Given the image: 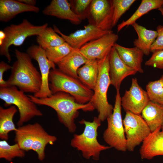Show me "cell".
<instances>
[{
	"mask_svg": "<svg viewBox=\"0 0 163 163\" xmlns=\"http://www.w3.org/2000/svg\"><path fill=\"white\" fill-rule=\"evenodd\" d=\"M36 104L46 106L56 112L60 122L71 133L76 130L75 120L79 115L78 110L92 111L95 109L90 102L86 104L78 103L73 97L63 92H59L43 98H38L34 95H28Z\"/></svg>",
	"mask_w": 163,
	"mask_h": 163,
	"instance_id": "6da1fadb",
	"label": "cell"
},
{
	"mask_svg": "<svg viewBox=\"0 0 163 163\" xmlns=\"http://www.w3.org/2000/svg\"><path fill=\"white\" fill-rule=\"evenodd\" d=\"M14 53L17 60L13 63L11 74L6 81L7 87L15 86L24 92L37 93L42 84L40 73L27 53L15 49Z\"/></svg>",
	"mask_w": 163,
	"mask_h": 163,
	"instance_id": "7a4b0ae2",
	"label": "cell"
},
{
	"mask_svg": "<svg viewBox=\"0 0 163 163\" xmlns=\"http://www.w3.org/2000/svg\"><path fill=\"white\" fill-rule=\"evenodd\" d=\"M15 132L14 141L21 149L25 151L33 150L41 161L45 158L46 145L53 144L57 139L55 136L49 134L38 123L19 126Z\"/></svg>",
	"mask_w": 163,
	"mask_h": 163,
	"instance_id": "3957f363",
	"label": "cell"
},
{
	"mask_svg": "<svg viewBox=\"0 0 163 163\" xmlns=\"http://www.w3.org/2000/svg\"><path fill=\"white\" fill-rule=\"evenodd\" d=\"M101 122L97 117H94L91 122L84 119L81 120L79 123L85 125L84 130L80 134H74L71 140V145L81 151L86 159L92 158L94 160H98L101 151L111 148L100 144L97 141V131Z\"/></svg>",
	"mask_w": 163,
	"mask_h": 163,
	"instance_id": "277c9868",
	"label": "cell"
},
{
	"mask_svg": "<svg viewBox=\"0 0 163 163\" xmlns=\"http://www.w3.org/2000/svg\"><path fill=\"white\" fill-rule=\"evenodd\" d=\"M49 88L52 94L59 92L68 93L81 104L91 101L94 92L78 79L69 75L56 68L50 70L49 76Z\"/></svg>",
	"mask_w": 163,
	"mask_h": 163,
	"instance_id": "5b68a950",
	"label": "cell"
},
{
	"mask_svg": "<svg viewBox=\"0 0 163 163\" xmlns=\"http://www.w3.org/2000/svg\"><path fill=\"white\" fill-rule=\"evenodd\" d=\"M110 53L99 61V73L90 101L98 113V118L102 122L112 113L114 107L108 102L107 93L110 81L109 75Z\"/></svg>",
	"mask_w": 163,
	"mask_h": 163,
	"instance_id": "8992f818",
	"label": "cell"
},
{
	"mask_svg": "<svg viewBox=\"0 0 163 163\" xmlns=\"http://www.w3.org/2000/svg\"><path fill=\"white\" fill-rule=\"evenodd\" d=\"M24 93L14 86L0 87V98L5 102L4 106L13 105L18 109L20 117L17 125L19 127L34 117L43 115L36 104Z\"/></svg>",
	"mask_w": 163,
	"mask_h": 163,
	"instance_id": "52a82bcc",
	"label": "cell"
},
{
	"mask_svg": "<svg viewBox=\"0 0 163 163\" xmlns=\"http://www.w3.org/2000/svg\"><path fill=\"white\" fill-rule=\"evenodd\" d=\"M48 25L47 23L41 25H34L24 19L18 24H11L7 26L3 30L6 36L0 46V55L5 56L10 62L11 61L9 51L10 46H21L28 37L40 35Z\"/></svg>",
	"mask_w": 163,
	"mask_h": 163,
	"instance_id": "ba28073f",
	"label": "cell"
},
{
	"mask_svg": "<svg viewBox=\"0 0 163 163\" xmlns=\"http://www.w3.org/2000/svg\"><path fill=\"white\" fill-rule=\"evenodd\" d=\"M119 90H117L112 113L106 119L107 127L103 133V138L109 146L118 151L124 152L127 149L122 117L121 97Z\"/></svg>",
	"mask_w": 163,
	"mask_h": 163,
	"instance_id": "9c48e42d",
	"label": "cell"
},
{
	"mask_svg": "<svg viewBox=\"0 0 163 163\" xmlns=\"http://www.w3.org/2000/svg\"><path fill=\"white\" fill-rule=\"evenodd\" d=\"M127 150L133 151L151 133L147 124L141 114L126 111L123 120Z\"/></svg>",
	"mask_w": 163,
	"mask_h": 163,
	"instance_id": "30bf717a",
	"label": "cell"
},
{
	"mask_svg": "<svg viewBox=\"0 0 163 163\" xmlns=\"http://www.w3.org/2000/svg\"><path fill=\"white\" fill-rule=\"evenodd\" d=\"M113 13L112 0H92L86 18L89 24L103 30H112Z\"/></svg>",
	"mask_w": 163,
	"mask_h": 163,
	"instance_id": "8fae6325",
	"label": "cell"
},
{
	"mask_svg": "<svg viewBox=\"0 0 163 163\" xmlns=\"http://www.w3.org/2000/svg\"><path fill=\"white\" fill-rule=\"evenodd\" d=\"M31 59L37 62L41 76L42 84L40 90L34 96L38 98L50 96L52 94L49 85V76L51 69L56 68L55 64L47 58L45 50L39 45H33L29 47L26 52Z\"/></svg>",
	"mask_w": 163,
	"mask_h": 163,
	"instance_id": "7c38bea8",
	"label": "cell"
},
{
	"mask_svg": "<svg viewBox=\"0 0 163 163\" xmlns=\"http://www.w3.org/2000/svg\"><path fill=\"white\" fill-rule=\"evenodd\" d=\"M118 38L117 34L110 32L88 42L78 50L88 60L101 59L110 53Z\"/></svg>",
	"mask_w": 163,
	"mask_h": 163,
	"instance_id": "4fadbf2b",
	"label": "cell"
},
{
	"mask_svg": "<svg viewBox=\"0 0 163 163\" xmlns=\"http://www.w3.org/2000/svg\"><path fill=\"white\" fill-rule=\"evenodd\" d=\"M53 29L59 34L73 49L78 50L88 42L98 39L108 33L113 32L112 30H103L94 25L89 24L84 26V29L78 30L66 35L62 33L55 25Z\"/></svg>",
	"mask_w": 163,
	"mask_h": 163,
	"instance_id": "5bb4252c",
	"label": "cell"
},
{
	"mask_svg": "<svg viewBox=\"0 0 163 163\" xmlns=\"http://www.w3.org/2000/svg\"><path fill=\"white\" fill-rule=\"evenodd\" d=\"M150 101L146 91L139 85L137 79L132 80L131 86L121 97V106L126 111L141 114L142 111Z\"/></svg>",
	"mask_w": 163,
	"mask_h": 163,
	"instance_id": "9a60e30c",
	"label": "cell"
},
{
	"mask_svg": "<svg viewBox=\"0 0 163 163\" xmlns=\"http://www.w3.org/2000/svg\"><path fill=\"white\" fill-rule=\"evenodd\" d=\"M109 63L110 84L115 88L116 90H120L121 83L125 78L135 75L137 72L123 62L114 46L110 53Z\"/></svg>",
	"mask_w": 163,
	"mask_h": 163,
	"instance_id": "2e32d148",
	"label": "cell"
},
{
	"mask_svg": "<svg viewBox=\"0 0 163 163\" xmlns=\"http://www.w3.org/2000/svg\"><path fill=\"white\" fill-rule=\"evenodd\" d=\"M161 126L151 132L144 140L139 149L142 159L150 160L158 155H163V131Z\"/></svg>",
	"mask_w": 163,
	"mask_h": 163,
	"instance_id": "e0dca14e",
	"label": "cell"
},
{
	"mask_svg": "<svg viewBox=\"0 0 163 163\" xmlns=\"http://www.w3.org/2000/svg\"><path fill=\"white\" fill-rule=\"evenodd\" d=\"M44 15L69 21L72 23L78 25L82 21L72 11L70 3L66 0H52L43 10Z\"/></svg>",
	"mask_w": 163,
	"mask_h": 163,
	"instance_id": "ac0fdd59",
	"label": "cell"
},
{
	"mask_svg": "<svg viewBox=\"0 0 163 163\" xmlns=\"http://www.w3.org/2000/svg\"><path fill=\"white\" fill-rule=\"evenodd\" d=\"M39 8L26 5L18 0H0V21L8 22L21 13L31 12L38 13Z\"/></svg>",
	"mask_w": 163,
	"mask_h": 163,
	"instance_id": "d6986e66",
	"label": "cell"
},
{
	"mask_svg": "<svg viewBox=\"0 0 163 163\" xmlns=\"http://www.w3.org/2000/svg\"><path fill=\"white\" fill-rule=\"evenodd\" d=\"M114 46L121 60L126 65L137 72H143L142 63L144 54L142 51L135 46L126 47L117 43L114 44Z\"/></svg>",
	"mask_w": 163,
	"mask_h": 163,
	"instance_id": "ffe728a7",
	"label": "cell"
},
{
	"mask_svg": "<svg viewBox=\"0 0 163 163\" xmlns=\"http://www.w3.org/2000/svg\"><path fill=\"white\" fill-rule=\"evenodd\" d=\"M88 60L78 50L73 49L56 64L59 69L64 73L78 79L77 70L81 66L84 64Z\"/></svg>",
	"mask_w": 163,
	"mask_h": 163,
	"instance_id": "44dd1931",
	"label": "cell"
},
{
	"mask_svg": "<svg viewBox=\"0 0 163 163\" xmlns=\"http://www.w3.org/2000/svg\"><path fill=\"white\" fill-rule=\"evenodd\" d=\"M141 115L152 132L163 124V105L150 101Z\"/></svg>",
	"mask_w": 163,
	"mask_h": 163,
	"instance_id": "7402d4cb",
	"label": "cell"
},
{
	"mask_svg": "<svg viewBox=\"0 0 163 163\" xmlns=\"http://www.w3.org/2000/svg\"><path fill=\"white\" fill-rule=\"evenodd\" d=\"M132 26L138 37L133 42L134 46L142 51L144 55L148 56L150 52L151 47L157 37V31L147 29L136 22Z\"/></svg>",
	"mask_w": 163,
	"mask_h": 163,
	"instance_id": "603a6c76",
	"label": "cell"
},
{
	"mask_svg": "<svg viewBox=\"0 0 163 163\" xmlns=\"http://www.w3.org/2000/svg\"><path fill=\"white\" fill-rule=\"evenodd\" d=\"M99 73L98 59L88 60L77 71L79 79L84 85L93 90Z\"/></svg>",
	"mask_w": 163,
	"mask_h": 163,
	"instance_id": "cb8c5ba5",
	"label": "cell"
},
{
	"mask_svg": "<svg viewBox=\"0 0 163 163\" xmlns=\"http://www.w3.org/2000/svg\"><path fill=\"white\" fill-rule=\"evenodd\" d=\"M17 112V108L14 105L6 108L0 107V138L2 140H8L9 133L16 131L17 128L15 126L13 118Z\"/></svg>",
	"mask_w": 163,
	"mask_h": 163,
	"instance_id": "d4e9b609",
	"label": "cell"
},
{
	"mask_svg": "<svg viewBox=\"0 0 163 163\" xmlns=\"http://www.w3.org/2000/svg\"><path fill=\"white\" fill-rule=\"evenodd\" d=\"M163 5V0H142L134 13L127 20L123 21L117 26L118 32L125 26L132 25L145 14L153 9H158Z\"/></svg>",
	"mask_w": 163,
	"mask_h": 163,
	"instance_id": "484cf974",
	"label": "cell"
},
{
	"mask_svg": "<svg viewBox=\"0 0 163 163\" xmlns=\"http://www.w3.org/2000/svg\"><path fill=\"white\" fill-rule=\"evenodd\" d=\"M37 42L45 50L46 49L60 46L66 42L51 27H46L43 32L37 36Z\"/></svg>",
	"mask_w": 163,
	"mask_h": 163,
	"instance_id": "4316f807",
	"label": "cell"
},
{
	"mask_svg": "<svg viewBox=\"0 0 163 163\" xmlns=\"http://www.w3.org/2000/svg\"><path fill=\"white\" fill-rule=\"evenodd\" d=\"M25 151L17 143L11 145L7 140L0 141V158L9 161L15 157H22L25 155Z\"/></svg>",
	"mask_w": 163,
	"mask_h": 163,
	"instance_id": "83f0119b",
	"label": "cell"
},
{
	"mask_svg": "<svg viewBox=\"0 0 163 163\" xmlns=\"http://www.w3.org/2000/svg\"><path fill=\"white\" fill-rule=\"evenodd\" d=\"M146 89L150 101L163 105V74L159 79L149 82Z\"/></svg>",
	"mask_w": 163,
	"mask_h": 163,
	"instance_id": "f1b7e54d",
	"label": "cell"
},
{
	"mask_svg": "<svg viewBox=\"0 0 163 163\" xmlns=\"http://www.w3.org/2000/svg\"><path fill=\"white\" fill-rule=\"evenodd\" d=\"M73 49L65 42L60 46L50 48L45 50L48 59L56 64L69 54Z\"/></svg>",
	"mask_w": 163,
	"mask_h": 163,
	"instance_id": "f546056e",
	"label": "cell"
},
{
	"mask_svg": "<svg viewBox=\"0 0 163 163\" xmlns=\"http://www.w3.org/2000/svg\"><path fill=\"white\" fill-rule=\"evenodd\" d=\"M113 7L112 26L117 24L122 16L136 1L135 0H112Z\"/></svg>",
	"mask_w": 163,
	"mask_h": 163,
	"instance_id": "4dcf8cb0",
	"label": "cell"
},
{
	"mask_svg": "<svg viewBox=\"0 0 163 163\" xmlns=\"http://www.w3.org/2000/svg\"><path fill=\"white\" fill-rule=\"evenodd\" d=\"M92 0H69L71 8L82 20L86 18L87 13Z\"/></svg>",
	"mask_w": 163,
	"mask_h": 163,
	"instance_id": "1f68e13d",
	"label": "cell"
},
{
	"mask_svg": "<svg viewBox=\"0 0 163 163\" xmlns=\"http://www.w3.org/2000/svg\"><path fill=\"white\" fill-rule=\"evenodd\" d=\"M145 65L163 69V50L153 52L151 57L145 62Z\"/></svg>",
	"mask_w": 163,
	"mask_h": 163,
	"instance_id": "d6a6232c",
	"label": "cell"
},
{
	"mask_svg": "<svg viewBox=\"0 0 163 163\" xmlns=\"http://www.w3.org/2000/svg\"><path fill=\"white\" fill-rule=\"evenodd\" d=\"M156 31L158 35L151 47L150 52L163 50V25H158L156 27Z\"/></svg>",
	"mask_w": 163,
	"mask_h": 163,
	"instance_id": "836d02e7",
	"label": "cell"
},
{
	"mask_svg": "<svg viewBox=\"0 0 163 163\" xmlns=\"http://www.w3.org/2000/svg\"><path fill=\"white\" fill-rule=\"evenodd\" d=\"M11 68L12 66L4 61L0 62V87H7L6 82L3 78L4 74L5 72L11 69Z\"/></svg>",
	"mask_w": 163,
	"mask_h": 163,
	"instance_id": "e575fe53",
	"label": "cell"
},
{
	"mask_svg": "<svg viewBox=\"0 0 163 163\" xmlns=\"http://www.w3.org/2000/svg\"><path fill=\"white\" fill-rule=\"evenodd\" d=\"M19 2L30 6H35L36 1L35 0H18Z\"/></svg>",
	"mask_w": 163,
	"mask_h": 163,
	"instance_id": "d590c367",
	"label": "cell"
},
{
	"mask_svg": "<svg viewBox=\"0 0 163 163\" xmlns=\"http://www.w3.org/2000/svg\"><path fill=\"white\" fill-rule=\"evenodd\" d=\"M5 34L3 30H0V46L2 43L3 40L5 38Z\"/></svg>",
	"mask_w": 163,
	"mask_h": 163,
	"instance_id": "8d00e7d4",
	"label": "cell"
},
{
	"mask_svg": "<svg viewBox=\"0 0 163 163\" xmlns=\"http://www.w3.org/2000/svg\"><path fill=\"white\" fill-rule=\"evenodd\" d=\"M161 13V14L163 17V5L161 7L158 9Z\"/></svg>",
	"mask_w": 163,
	"mask_h": 163,
	"instance_id": "74e56055",
	"label": "cell"
},
{
	"mask_svg": "<svg viewBox=\"0 0 163 163\" xmlns=\"http://www.w3.org/2000/svg\"><path fill=\"white\" fill-rule=\"evenodd\" d=\"M161 131H163V124L161 126Z\"/></svg>",
	"mask_w": 163,
	"mask_h": 163,
	"instance_id": "f35d334b",
	"label": "cell"
}]
</instances>
